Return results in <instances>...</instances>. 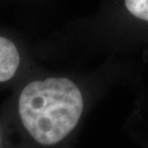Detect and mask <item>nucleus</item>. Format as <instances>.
Wrapping results in <instances>:
<instances>
[{
    "mask_svg": "<svg viewBox=\"0 0 148 148\" xmlns=\"http://www.w3.org/2000/svg\"><path fill=\"white\" fill-rule=\"evenodd\" d=\"M20 65V54L14 43L0 36V82L10 80Z\"/></svg>",
    "mask_w": 148,
    "mask_h": 148,
    "instance_id": "nucleus-2",
    "label": "nucleus"
},
{
    "mask_svg": "<svg viewBox=\"0 0 148 148\" xmlns=\"http://www.w3.org/2000/svg\"><path fill=\"white\" fill-rule=\"evenodd\" d=\"M125 7L134 16L148 21V0H125Z\"/></svg>",
    "mask_w": 148,
    "mask_h": 148,
    "instance_id": "nucleus-3",
    "label": "nucleus"
},
{
    "mask_svg": "<svg viewBox=\"0 0 148 148\" xmlns=\"http://www.w3.org/2000/svg\"><path fill=\"white\" fill-rule=\"evenodd\" d=\"M0 144H1V137H0Z\"/></svg>",
    "mask_w": 148,
    "mask_h": 148,
    "instance_id": "nucleus-4",
    "label": "nucleus"
},
{
    "mask_svg": "<svg viewBox=\"0 0 148 148\" xmlns=\"http://www.w3.org/2000/svg\"><path fill=\"white\" fill-rule=\"evenodd\" d=\"M18 110L29 135L40 145L53 146L79 123L84 98L68 78L34 80L22 89Z\"/></svg>",
    "mask_w": 148,
    "mask_h": 148,
    "instance_id": "nucleus-1",
    "label": "nucleus"
}]
</instances>
